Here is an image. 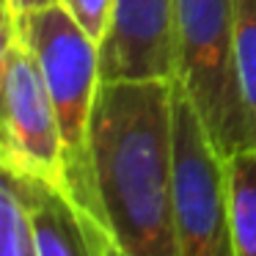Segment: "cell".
Listing matches in <instances>:
<instances>
[{
  "mask_svg": "<svg viewBox=\"0 0 256 256\" xmlns=\"http://www.w3.org/2000/svg\"><path fill=\"white\" fill-rule=\"evenodd\" d=\"M174 80H100L91 154L118 256H179L174 220Z\"/></svg>",
  "mask_w": 256,
  "mask_h": 256,
  "instance_id": "cell-1",
  "label": "cell"
},
{
  "mask_svg": "<svg viewBox=\"0 0 256 256\" xmlns=\"http://www.w3.org/2000/svg\"><path fill=\"white\" fill-rule=\"evenodd\" d=\"M0 88H3L0 168L42 176L64 188L61 130L50 86L44 80L34 44L12 14H3Z\"/></svg>",
  "mask_w": 256,
  "mask_h": 256,
  "instance_id": "cell-5",
  "label": "cell"
},
{
  "mask_svg": "<svg viewBox=\"0 0 256 256\" xmlns=\"http://www.w3.org/2000/svg\"><path fill=\"white\" fill-rule=\"evenodd\" d=\"M56 3V0H3V12L6 14H28V12H36V8H44Z\"/></svg>",
  "mask_w": 256,
  "mask_h": 256,
  "instance_id": "cell-12",
  "label": "cell"
},
{
  "mask_svg": "<svg viewBox=\"0 0 256 256\" xmlns=\"http://www.w3.org/2000/svg\"><path fill=\"white\" fill-rule=\"evenodd\" d=\"M171 118L179 256H234L228 220V157L215 146L198 108L176 78Z\"/></svg>",
  "mask_w": 256,
  "mask_h": 256,
  "instance_id": "cell-4",
  "label": "cell"
},
{
  "mask_svg": "<svg viewBox=\"0 0 256 256\" xmlns=\"http://www.w3.org/2000/svg\"><path fill=\"white\" fill-rule=\"evenodd\" d=\"M228 220L234 256H256V146L228 154Z\"/></svg>",
  "mask_w": 256,
  "mask_h": 256,
  "instance_id": "cell-8",
  "label": "cell"
},
{
  "mask_svg": "<svg viewBox=\"0 0 256 256\" xmlns=\"http://www.w3.org/2000/svg\"><path fill=\"white\" fill-rule=\"evenodd\" d=\"M66 6L72 8V14L78 17V22L91 34V39L100 44V42L105 39L108 22H110L113 0H69Z\"/></svg>",
  "mask_w": 256,
  "mask_h": 256,
  "instance_id": "cell-11",
  "label": "cell"
},
{
  "mask_svg": "<svg viewBox=\"0 0 256 256\" xmlns=\"http://www.w3.org/2000/svg\"><path fill=\"white\" fill-rule=\"evenodd\" d=\"M234 72L248 146H256V0H234Z\"/></svg>",
  "mask_w": 256,
  "mask_h": 256,
  "instance_id": "cell-9",
  "label": "cell"
},
{
  "mask_svg": "<svg viewBox=\"0 0 256 256\" xmlns=\"http://www.w3.org/2000/svg\"><path fill=\"white\" fill-rule=\"evenodd\" d=\"M12 17L34 44L44 80L50 86L61 130L64 188L83 215L100 256H118L96 190L94 154H91V113L100 88V44L78 22L64 0Z\"/></svg>",
  "mask_w": 256,
  "mask_h": 256,
  "instance_id": "cell-2",
  "label": "cell"
},
{
  "mask_svg": "<svg viewBox=\"0 0 256 256\" xmlns=\"http://www.w3.org/2000/svg\"><path fill=\"white\" fill-rule=\"evenodd\" d=\"M0 256H36L30 212L12 174L0 168Z\"/></svg>",
  "mask_w": 256,
  "mask_h": 256,
  "instance_id": "cell-10",
  "label": "cell"
},
{
  "mask_svg": "<svg viewBox=\"0 0 256 256\" xmlns=\"http://www.w3.org/2000/svg\"><path fill=\"white\" fill-rule=\"evenodd\" d=\"M8 174L30 212L36 256H100L94 237L66 190L42 176L17 171Z\"/></svg>",
  "mask_w": 256,
  "mask_h": 256,
  "instance_id": "cell-7",
  "label": "cell"
},
{
  "mask_svg": "<svg viewBox=\"0 0 256 256\" xmlns=\"http://www.w3.org/2000/svg\"><path fill=\"white\" fill-rule=\"evenodd\" d=\"M176 0H113L100 42V80H174Z\"/></svg>",
  "mask_w": 256,
  "mask_h": 256,
  "instance_id": "cell-6",
  "label": "cell"
},
{
  "mask_svg": "<svg viewBox=\"0 0 256 256\" xmlns=\"http://www.w3.org/2000/svg\"><path fill=\"white\" fill-rule=\"evenodd\" d=\"M176 80L198 108L215 146H248L234 72V0H176Z\"/></svg>",
  "mask_w": 256,
  "mask_h": 256,
  "instance_id": "cell-3",
  "label": "cell"
}]
</instances>
